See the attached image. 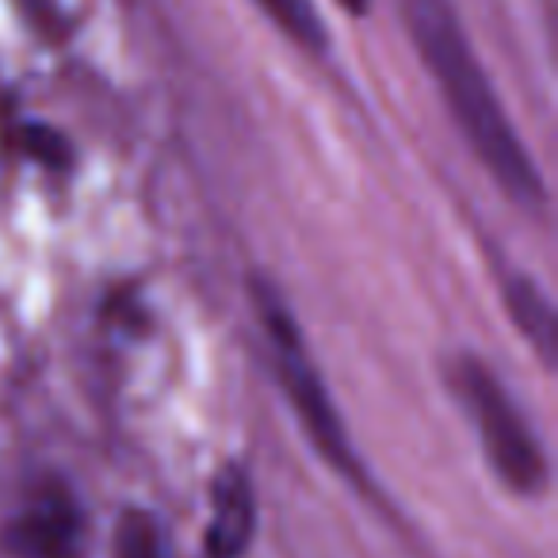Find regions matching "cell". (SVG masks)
Masks as SVG:
<instances>
[{
    "instance_id": "5b68a950",
    "label": "cell",
    "mask_w": 558,
    "mask_h": 558,
    "mask_svg": "<svg viewBox=\"0 0 558 558\" xmlns=\"http://www.w3.org/2000/svg\"><path fill=\"white\" fill-rule=\"evenodd\" d=\"M253 489H248L245 474L238 466L222 471L215 478V517L207 527V555L210 558H238L245 555L248 539H253Z\"/></svg>"
},
{
    "instance_id": "52a82bcc",
    "label": "cell",
    "mask_w": 558,
    "mask_h": 558,
    "mask_svg": "<svg viewBox=\"0 0 558 558\" xmlns=\"http://www.w3.org/2000/svg\"><path fill=\"white\" fill-rule=\"evenodd\" d=\"M271 16V24L306 50H326V24H322L314 0H256Z\"/></svg>"
},
{
    "instance_id": "277c9868",
    "label": "cell",
    "mask_w": 558,
    "mask_h": 558,
    "mask_svg": "<svg viewBox=\"0 0 558 558\" xmlns=\"http://www.w3.org/2000/svg\"><path fill=\"white\" fill-rule=\"evenodd\" d=\"M77 539H81V520L65 494H43L9 527V547L20 558H73Z\"/></svg>"
},
{
    "instance_id": "8992f818",
    "label": "cell",
    "mask_w": 558,
    "mask_h": 558,
    "mask_svg": "<svg viewBox=\"0 0 558 558\" xmlns=\"http://www.w3.org/2000/svg\"><path fill=\"white\" fill-rule=\"evenodd\" d=\"M505 303H509V314L517 322L520 333L532 341V349L543 356V364L555 367V349H558V318L550 299L535 288L532 279H509L505 288Z\"/></svg>"
},
{
    "instance_id": "ba28073f",
    "label": "cell",
    "mask_w": 558,
    "mask_h": 558,
    "mask_svg": "<svg viewBox=\"0 0 558 558\" xmlns=\"http://www.w3.org/2000/svg\"><path fill=\"white\" fill-rule=\"evenodd\" d=\"M116 558H161L157 524L149 512H123L116 527Z\"/></svg>"
},
{
    "instance_id": "30bf717a",
    "label": "cell",
    "mask_w": 558,
    "mask_h": 558,
    "mask_svg": "<svg viewBox=\"0 0 558 558\" xmlns=\"http://www.w3.org/2000/svg\"><path fill=\"white\" fill-rule=\"evenodd\" d=\"M337 4H341L344 12H352V16H364L367 12V0H337Z\"/></svg>"
},
{
    "instance_id": "6da1fadb",
    "label": "cell",
    "mask_w": 558,
    "mask_h": 558,
    "mask_svg": "<svg viewBox=\"0 0 558 558\" xmlns=\"http://www.w3.org/2000/svg\"><path fill=\"white\" fill-rule=\"evenodd\" d=\"M402 16L421 62L440 85L451 119L471 142L478 161L486 165V172L505 187V195L517 207L543 210L547 187H543L527 149L520 146L517 131H512L471 39L459 24L456 4L451 0H402Z\"/></svg>"
},
{
    "instance_id": "3957f363",
    "label": "cell",
    "mask_w": 558,
    "mask_h": 558,
    "mask_svg": "<svg viewBox=\"0 0 558 558\" xmlns=\"http://www.w3.org/2000/svg\"><path fill=\"white\" fill-rule=\"evenodd\" d=\"M451 387L459 390L463 405L471 410L482 436V448H486V459L497 478L524 497L543 494L547 489V459H543V448L532 428H527V421L520 417L509 390L494 379V372L482 360L459 356L456 367H451Z\"/></svg>"
},
{
    "instance_id": "9c48e42d",
    "label": "cell",
    "mask_w": 558,
    "mask_h": 558,
    "mask_svg": "<svg viewBox=\"0 0 558 558\" xmlns=\"http://www.w3.org/2000/svg\"><path fill=\"white\" fill-rule=\"evenodd\" d=\"M27 149L32 154H39L43 161H50V165H62L65 161V142L58 138L54 131H47V126H27Z\"/></svg>"
},
{
    "instance_id": "7a4b0ae2",
    "label": "cell",
    "mask_w": 558,
    "mask_h": 558,
    "mask_svg": "<svg viewBox=\"0 0 558 558\" xmlns=\"http://www.w3.org/2000/svg\"><path fill=\"white\" fill-rule=\"evenodd\" d=\"M256 306H260L264 326H268L271 352H276V367H279V383H283V390H288V398H291V405H295L311 444L322 451V459H326L337 474H344V478L364 486V466H360L356 451H352L349 433H344L341 417H337L333 398H329L318 367H314L311 356H306L303 337H299L295 322H291V311L283 306V299H279L268 283H256Z\"/></svg>"
}]
</instances>
